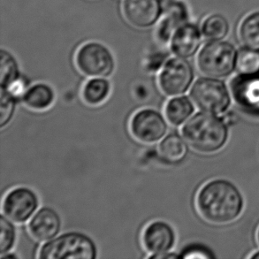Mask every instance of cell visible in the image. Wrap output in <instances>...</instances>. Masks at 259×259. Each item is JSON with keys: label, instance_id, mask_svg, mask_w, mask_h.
Wrapping results in <instances>:
<instances>
[{"label": "cell", "instance_id": "obj_1", "mask_svg": "<svg viewBox=\"0 0 259 259\" xmlns=\"http://www.w3.org/2000/svg\"><path fill=\"white\" fill-rule=\"evenodd\" d=\"M196 207L203 220L209 223L228 224L242 213L243 197L232 182L217 179L201 188L196 196Z\"/></svg>", "mask_w": 259, "mask_h": 259}, {"label": "cell", "instance_id": "obj_2", "mask_svg": "<svg viewBox=\"0 0 259 259\" xmlns=\"http://www.w3.org/2000/svg\"><path fill=\"white\" fill-rule=\"evenodd\" d=\"M182 136L193 150L210 154L220 151L228 142L227 122L215 114L198 112L182 126Z\"/></svg>", "mask_w": 259, "mask_h": 259}, {"label": "cell", "instance_id": "obj_3", "mask_svg": "<svg viewBox=\"0 0 259 259\" xmlns=\"http://www.w3.org/2000/svg\"><path fill=\"white\" fill-rule=\"evenodd\" d=\"M98 248L93 240L79 232H68L50 240L41 247L42 259H94Z\"/></svg>", "mask_w": 259, "mask_h": 259}, {"label": "cell", "instance_id": "obj_4", "mask_svg": "<svg viewBox=\"0 0 259 259\" xmlns=\"http://www.w3.org/2000/svg\"><path fill=\"white\" fill-rule=\"evenodd\" d=\"M237 53L231 44L215 40L207 42L197 56V66L207 76L222 78L232 74L236 67Z\"/></svg>", "mask_w": 259, "mask_h": 259}, {"label": "cell", "instance_id": "obj_5", "mask_svg": "<svg viewBox=\"0 0 259 259\" xmlns=\"http://www.w3.org/2000/svg\"><path fill=\"white\" fill-rule=\"evenodd\" d=\"M190 97L201 111L211 114H221L228 110L231 98L223 81L214 77L197 79L191 87Z\"/></svg>", "mask_w": 259, "mask_h": 259}, {"label": "cell", "instance_id": "obj_6", "mask_svg": "<svg viewBox=\"0 0 259 259\" xmlns=\"http://www.w3.org/2000/svg\"><path fill=\"white\" fill-rule=\"evenodd\" d=\"M78 70L88 77H108L115 68V60L107 46L91 41L81 45L75 53Z\"/></svg>", "mask_w": 259, "mask_h": 259}, {"label": "cell", "instance_id": "obj_7", "mask_svg": "<svg viewBox=\"0 0 259 259\" xmlns=\"http://www.w3.org/2000/svg\"><path fill=\"white\" fill-rule=\"evenodd\" d=\"M194 79V71L187 59L175 56L163 65L158 75V85L164 94L176 97L188 91Z\"/></svg>", "mask_w": 259, "mask_h": 259}, {"label": "cell", "instance_id": "obj_8", "mask_svg": "<svg viewBox=\"0 0 259 259\" xmlns=\"http://www.w3.org/2000/svg\"><path fill=\"white\" fill-rule=\"evenodd\" d=\"M39 206L38 196L32 189L18 187L7 193L2 203L3 213L17 224L30 220Z\"/></svg>", "mask_w": 259, "mask_h": 259}, {"label": "cell", "instance_id": "obj_9", "mask_svg": "<svg viewBox=\"0 0 259 259\" xmlns=\"http://www.w3.org/2000/svg\"><path fill=\"white\" fill-rule=\"evenodd\" d=\"M130 127L133 137L144 144H155L161 140L168 130L165 118L153 109L136 112L130 120Z\"/></svg>", "mask_w": 259, "mask_h": 259}, {"label": "cell", "instance_id": "obj_10", "mask_svg": "<svg viewBox=\"0 0 259 259\" xmlns=\"http://www.w3.org/2000/svg\"><path fill=\"white\" fill-rule=\"evenodd\" d=\"M164 7L160 0H124L121 12L134 28L147 29L160 21Z\"/></svg>", "mask_w": 259, "mask_h": 259}, {"label": "cell", "instance_id": "obj_11", "mask_svg": "<svg viewBox=\"0 0 259 259\" xmlns=\"http://www.w3.org/2000/svg\"><path fill=\"white\" fill-rule=\"evenodd\" d=\"M176 235L174 228L165 221L151 222L144 228L142 241L150 258H160L174 248Z\"/></svg>", "mask_w": 259, "mask_h": 259}, {"label": "cell", "instance_id": "obj_12", "mask_svg": "<svg viewBox=\"0 0 259 259\" xmlns=\"http://www.w3.org/2000/svg\"><path fill=\"white\" fill-rule=\"evenodd\" d=\"M230 86L239 107L251 115L259 116V74H240L233 79Z\"/></svg>", "mask_w": 259, "mask_h": 259}, {"label": "cell", "instance_id": "obj_13", "mask_svg": "<svg viewBox=\"0 0 259 259\" xmlns=\"http://www.w3.org/2000/svg\"><path fill=\"white\" fill-rule=\"evenodd\" d=\"M61 228V220L56 210L42 207L35 211L28 222V231L39 242H48L55 238Z\"/></svg>", "mask_w": 259, "mask_h": 259}, {"label": "cell", "instance_id": "obj_14", "mask_svg": "<svg viewBox=\"0 0 259 259\" xmlns=\"http://www.w3.org/2000/svg\"><path fill=\"white\" fill-rule=\"evenodd\" d=\"M169 42L175 56L189 59L199 49L202 35L197 26L186 22L174 32Z\"/></svg>", "mask_w": 259, "mask_h": 259}, {"label": "cell", "instance_id": "obj_15", "mask_svg": "<svg viewBox=\"0 0 259 259\" xmlns=\"http://www.w3.org/2000/svg\"><path fill=\"white\" fill-rule=\"evenodd\" d=\"M188 21V13L185 6L181 2L171 1L164 7L158 28V39L161 42L170 41L174 32Z\"/></svg>", "mask_w": 259, "mask_h": 259}, {"label": "cell", "instance_id": "obj_16", "mask_svg": "<svg viewBox=\"0 0 259 259\" xmlns=\"http://www.w3.org/2000/svg\"><path fill=\"white\" fill-rule=\"evenodd\" d=\"M158 154L166 163L177 164L188 154V144L179 134H169L159 144Z\"/></svg>", "mask_w": 259, "mask_h": 259}, {"label": "cell", "instance_id": "obj_17", "mask_svg": "<svg viewBox=\"0 0 259 259\" xmlns=\"http://www.w3.org/2000/svg\"><path fill=\"white\" fill-rule=\"evenodd\" d=\"M55 94L52 87L46 83H36L26 91L22 101L34 111H45L53 105Z\"/></svg>", "mask_w": 259, "mask_h": 259}, {"label": "cell", "instance_id": "obj_18", "mask_svg": "<svg viewBox=\"0 0 259 259\" xmlns=\"http://www.w3.org/2000/svg\"><path fill=\"white\" fill-rule=\"evenodd\" d=\"M194 112V105L188 97H174L165 105V115L174 126H180L188 120Z\"/></svg>", "mask_w": 259, "mask_h": 259}, {"label": "cell", "instance_id": "obj_19", "mask_svg": "<svg viewBox=\"0 0 259 259\" xmlns=\"http://www.w3.org/2000/svg\"><path fill=\"white\" fill-rule=\"evenodd\" d=\"M111 84L105 77H93L85 83L82 89V98L90 105H99L108 98Z\"/></svg>", "mask_w": 259, "mask_h": 259}, {"label": "cell", "instance_id": "obj_20", "mask_svg": "<svg viewBox=\"0 0 259 259\" xmlns=\"http://www.w3.org/2000/svg\"><path fill=\"white\" fill-rule=\"evenodd\" d=\"M19 64L15 57L7 50L0 51V85L1 90H7L21 77Z\"/></svg>", "mask_w": 259, "mask_h": 259}, {"label": "cell", "instance_id": "obj_21", "mask_svg": "<svg viewBox=\"0 0 259 259\" xmlns=\"http://www.w3.org/2000/svg\"><path fill=\"white\" fill-rule=\"evenodd\" d=\"M240 37L246 48L259 51V12L243 20L240 27Z\"/></svg>", "mask_w": 259, "mask_h": 259}, {"label": "cell", "instance_id": "obj_22", "mask_svg": "<svg viewBox=\"0 0 259 259\" xmlns=\"http://www.w3.org/2000/svg\"><path fill=\"white\" fill-rule=\"evenodd\" d=\"M228 22L220 14H212L203 21L202 25L203 35L210 41L224 38L228 32Z\"/></svg>", "mask_w": 259, "mask_h": 259}, {"label": "cell", "instance_id": "obj_23", "mask_svg": "<svg viewBox=\"0 0 259 259\" xmlns=\"http://www.w3.org/2000/svg\"><path fill=\"white\" fill-rule=\"evenodd\" d=\"M236 69L240 74H259V53L256 50H242L237 53Z\"/></svg>", "mask_w": 259, "mask_h": 259}, {"label": "cell", "instance_id": "obj_24", "mask_svg": "<svg viewBox=\"0 0 259 259\" xmlns=\"http://www.w3.org/2000/svg\"><path fill=\"white\" fill-rule=\"evenodd\" d=\"M0 227H1V239H0V255L10 252L13 249L16 241V229L12 224L10 220L5 215L0 218Z\"/></svg>", "mask_w": 259, "mask_h": 259}, {"label": "cell", "instance_id": "obj_25", "mask_svg": "<svg viewBox=\"0 0 259 259\" xmlns=\"http://www.w3.org/2000/svg\"><path fill=\"white\" fill-rule=\"evenodd\" d=\"M0 126L3 128L13 119L17 100L5 90L0 91Z\"/></svg>", "mask_w": 259, "mask_h": 259}, {"label": "cell", "instance_id": "obj_26", "mask_svg": "<svg viewBox=\"0 0 259 259\" xmlns=\"http://www.w3.org/2000/svg\"><path fill=\"white\" fill-rule=\"evenodd\" d=\"M28 88L29 87H28L27 80L21 76V77L18 79L17 81H14V83H12L5 91L9 92L16 100H19V99H22L23 98L26 91H28Z\"/></svg>", "mask_w": 259, "mask_h": 259}, {"label": "cell", "instance_id": "obj_27", "mask_svg": "<svg viewBox=\"0 0 259 259\" xmlns=\"http://www.w3.org/2000/svg\"><path fill=\"white\" fill-rule=\"evenodd\" d=\"M211 254L200 247H188L179 255L182 258H210Z\"/></svg>", "mask_w": 259, "mask_h": 259}, {"label": "cell", "instance_id": "obj_28", "mask_svg": "<svg viewBox=\"0 0 259 259\" xmlns=\"http://www.w3.org/2000/svg\"><path fill=\"white\" fill-rule=\"evenodd\" d=\"M251 258L252 259H259V252L256 253V254H254L252 256H251Z\"/></svg>", "mask_w": 259, "mask_h": 259}, {"label": "cell", "instance_id": "obj_29", "mask_svg": "<svg viewBox=\"0 0 259 259\" xmlns=\"http://www.w3.org/2000/svg\"><path fill=\"white\" fill-rule=\"evenodd\" d=\"M256 239H257V242H258L259 244V228L258 230H257V234H256Z\"/></svg>", "mask_w": 259, "mask_h": 259}]
</instances>
